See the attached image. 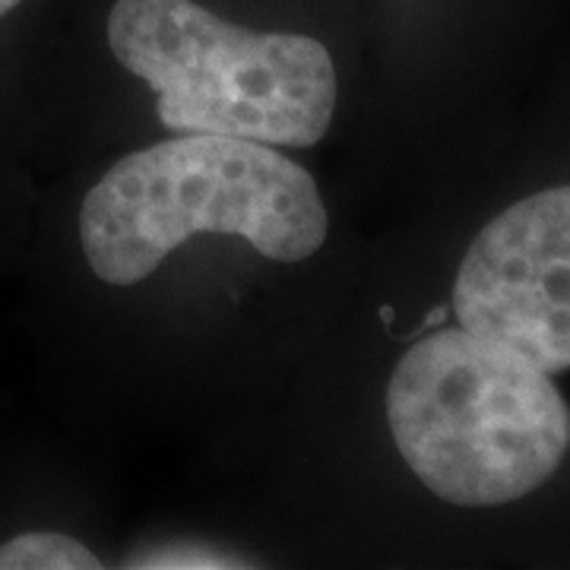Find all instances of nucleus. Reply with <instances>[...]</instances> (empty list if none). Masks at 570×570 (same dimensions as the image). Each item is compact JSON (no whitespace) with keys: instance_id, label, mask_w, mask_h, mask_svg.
Wrapping results in <instances>:
<instances>
[{"instance_id":"7ed1b4c3","label":"nucleus","mask_w":570,"mask_h":570,"mask_svg":"<svg viewBox=\"0 0 570 570\" xmlns=\"http://www.w3.org/2000/svg\"><path fill=\"white\" fill-rule=\"evenodd\" d=\"M108 48L149 82L159 121L175 134L307 149L336 115V67L321 41L250 32L194 0H118Z\"/></svg>"},{"instance_id":"423d86ee","label":"nucleus","mask_w":570,"mask_h":570,"mask_svg":"<svg viewBox=\"0 0 570 570\" xmlns=\"http://www.w3.org/2000/svg\"><path fill=\"white\" fill-rule=\"evenodd\" d=\"M127 568H254V561H242L232 551H219L213 546H190V542H171V546H156V549L140 551L127 561Z\"/></svg>"},{"instance_id":"f03ea898","label":"nucleus","mask_w":570,"mask_h":570,"mask_svg":"<svg viewBox=\"0 0 570 570\" xmlns=\"http://www.w3.org/2000/svg\"><path fill=\"white\" fill-rule=\"evenodd\" d=\"M387 422L419 482L456 508L527 498L570 450V409L549 374L463 326L431 333L400 358Z\"/></svg>"},{"instance_id":"f257e3e1","label":"nucleus","mask_w":570,"mask_h":570,"mask_svg":"<svg viewBox=\"0 0 570 570\" xmlns=\"http://www.w3.org/2000/svg\"><path fill=\"white\" fill-rule=\"evenodd\" d=\"M238 235L276 264H302L330 219L314 178L276 146L181 134L108 168L80 206L86 264L108 285L142 283L194 235Z\"/></svg>"},{"instance_id":"0eeeda50","label":"nucleus","mask_w":570,"mask_h":570,"mask_svg":"<svg viewBox=\"0 0 570 570\" xmlns=\"http://www.w3.org/2000/svg\"><path fill=\"white\" fill-rule=\"evenodd\" d=\"M17 3H20V0H0V17H3V13H10Z\"/></svg>"},{"instance_id":"39448f33","label":"nucleus","mask_w":570,"mask_h":570,"mask_svg":"<svg viewBox=\"0 0 570 570\" xmlns=\"http://www.w3.org/2000/svg\"><path fill=\"white\" fill-rule=\"evenodd\" d=\"M102 561L63 532H22L0 546V570H99Z\"/></svg>"},{"instance_id":"20e7f679","label":"nucleus","mask_w":570,"mask_h":570,"mask_svg":"<svg viewBox=\"0 0 570 570\" xmlns=\"http://www.w3.org/2000/svg\"><path fill=\"white\" fill-rule=\"evenodd\" d=\"M463 330L520 352L546 374L570 367V184L494 216L453 285Z\"/></svg>"}]
</instances>
